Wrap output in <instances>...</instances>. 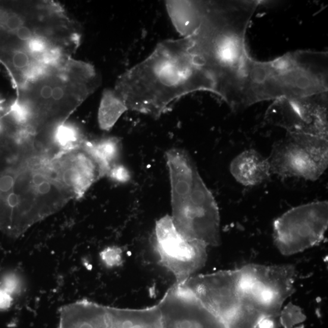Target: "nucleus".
Returning a JSON list of instances; mask_svg holds the SVG:
<instances>
[{"label":"nucleus","mask_w":328,"mask_h":328,"mask_svg":"<svg viewBox=\"0 0 328 328\" xmlns=\"http://www.w3.org/2000/svg\"><path fill=\"white\" fill-rule=\"evenodd\" d=\"M49 47V43L45 37L34 35L29 41L26 42L25 51L31 57H35L37 61Z\"/></svg>","instance_id":"4be33fe9"},{"label":"nucleus","mask_w":328,"mask_h":328,"mask_svg":"<svg viewBox=\"0 0 328 328\" xmlns=\"http://www.w3.org/2000/svg\"><path fill=\"white\" fill-rule=\"evenodd\" d=\"M58 328H113L111 307L87 301L62 306Z\"/></svg>","instance_id":"2eb2a0df"},{"label":"nucleus","mask_w":328,"mask_h":328,"mask_svg":"<svg viewBox=\"0 0 328 328\" xmlns=\"http://www.w3.org/2000/svg\"><path fill=\"white\" fill-rule=\"evenodd\" d=\"M169 171L171 204L172 211L182 205L191 194L198 168L191 156L185 150L171 148L165 153Z\"/></svg>","instance_id":"4468645a"},{"label":"nucleus","mask_w":328,"mask_h":328,"mask_svg":"<svg viewBox=\"0 0 328 328\" xmlns=\"http://www.w3.org/2000/svg\"><path fill=\"white\" fill-rule=\"evenodd\" d=\"M158 306L160 328H229L179 284L168 290Z\"/></svg>","instance_id":"f8f14e48"},{"label":"nucleus","mask_w":328,"mask_h":328,"mask_svg":"<svg viewBox=\"0 0 328 328\" xmlns=\"http://www.w3.org/2000/svg\"><path fill=\"white\" fill-rule=\"evenodd\" d=\"M129 110L114 90H105L102 94L98 112V122L102 130L109 131L125 112Z\"/></svg>","instance_id":"412c9836"},{"label":"nucleus","mask_w":328,"mask_h":328,"mask_svg":"<svg viewBox=\"0 0 328 328\" xmlns=\"http://www.w3.org/2000/svg\"><path fill=\"white\" fill-rule=\"evenodd\" d=\"M175 227L186 238L207 247L220 245V217L216 201L199 173L191 194L172 211Z\"/></svg>","instance_id":"6e6552de"},{"label":"nucleus","mask_w":328,"mask_h":328,"mask_svg":"<svg viewBox=\"0 0 328 328\" xmlns=\"http://www.w3.org/2000/svg\"><path fill=\"white\" fill-rule=\"evenodd\" d=\"M275 245L289 256L322 242L328 227L326 201L308 203L290 209L274 222Z\"/></svg>","instance_id":"0eeeda50"},{"label":"nucleus","mask_w":328,"mask_h":328,"mask_svg":"<svg viewBox=\"0 0 328 328\" xmlns=\"http://www.w3.org/2000/svg\"><path fill=\"white\" fill-rule=\"evenodd\" d=\"M86 139L79 128L65 122L52 127L47 136L49 151L54 155L79 148Z\"/></svg>","instance_id":"6ab92c4d"},{"label":"nucleus","mask_w":328,"mask_h":328,"mask_svg":"<svg viewBox=\"0 0 328 328\" xmlns=\"http://www.w3.org/2000/svg\"><path fill=\"white\" fill-rule=\"evenodd\" d=\"M54 155L0 144V231L18 238L76 199L58 177Z\"/></svg>","instance_id":"f257e3e1"},{"label":"nucleus","mask_w":328,"mask_h":328,"mask_svg":"<svg viewBox=\"0 0 328 328\" xmlns=\"http://www.w3.org/2000/svg\"><path fill=\"white\" fill-rule=\"evenodd\" d=\"M265 120L283 128L288 133H302L326 137L328 133L327 111L315 96L274 101Z\"/></svg>","instance_id":"9b49d317"},{"label":"nucleus","mask_w":328,"mask_h":328,"mask_svg":"<svg viewBox=\"0 0 328 328\" xmlns=\"http://www.w3.org/2000/svg\"><path fill=\"white\" fill-rule=\"evenodd\" d=\"M117 183L125 184L131 180L130 171L124 165L116 164L109 169L107 176Z\"/></svg>","instance_id":"a878e982"},{"label":"nucleus","mask_w":328,"mask_h":328,"mask_svg":"<svg viewBox=\"0 0 328 328\" xmlns=\"http://www.w3.org/2000/svg\"><path fill=\"white\" fill-rule=\"evenodd\" d=\"M240 270L241 302L267 319L279 316L284 303L295 292V265L249 264Z\"/></svg>","instance_id":"39448f33"},{"label":"nucleus","mask_w":328,"mask_h":328,"mask_svg":"<svg viewBox=\"0 0 328 328\" xmlns=\"http://www.w3.org/2000/svg\"><path fill=\"white\" fill-rule=\"evenodd\" d=\"M62 57V52L60 48L56 46H50L37 61L50 68L55 67L56 65L60 63Z\"/></svg>","instance_id":"393cba45"},{"label":"nucleus","mask_w":328,"mask_h":328,"mask_svg":"<svg viewBox=\"0 0 328 328\" xmlns=\"http://www.w3.org/2000/svg\"><path fill=\"white\" fill-rule=\"evenodd\" d=\"M101 257L106 264L109 266H114L120 264L121 262L120 249L114 247H110L101 252Z\"/></svg>","instance_id":"bb28decb"},{"label":"nucleus","mask_w":328,"mask_h":328,"mask_svg":"<svg viewBox=\"0 0 328 328\" xmlns=\"http://www.w3.org/2000/svg\"><path fill=\"white\" fill-rule=\"evenodd\" d=\"M13 296L0 287V310H6L13 304Z\"/></svg>","instance_id":"c756f323"},{"label":"nucleus","mask_w":328,"mask_h":328,"mask_svg":"<svg viewBox=\"0 0 328 328\" xmlns=\"http://www.w3.org/2000/svg\"><path fill=\"white\" fill-rule=\"evenodd\" d=\"M31 64L29 55L26 51H17L14 53L12 57V64L15 68L24 71Z\"/></svg>","instance_id":"cd10ccee"},{"label":"nucleus","mask_w":328,"mask_h":328,"mask_svg":"<svg viewBox=\"0 0 328 328\" xmlns=\"http://www.w3.org/2000/svg\"><path fill=\"white\" fill-rule=\"evenodd\" d=\"M327 90V52H289L267 62L251 57L246 69L242 109L260 102L305 98Z\"/></svg>","instance_id":"20e7f679"},{"label":"nucleus","mask_w":328,"mask_h":328,"mask_svg":"<svg viewBox=\"0 0 328 328\" xmlns=\"http://www.w3.org/2000/svg\"><path fill=\"white\" fill-rule=\"evenodd\" d=\"M3 101L2 99H0V112H2L3 109Z\"/></svg>","instance_id":"2f4dec72"},{"label":"nucleus","mask_w":328,"mask_h":328,"mask_svg":"<svg viewBox=\"0 0 328 328\" xmlns=\"http://www.w3.org/2000/svg\"><path fill=\"white\" fill-rule=\"evenodd\" d=\"M229 169L234 179L246 187L259 185L272 174L268 158L254 149L236 156L230 162Z\"/></svg>","instance_id":"dca6fc26"},{"label":"nucleus","mask_w":328,"mask_h":328,"mask_svg":"<svg viewBox=\"0 0 328 328\" xmlns=\"http://www.w3.org/2000/svg\"><path fill=\"white\" fill-rule=\"evenodd\" d=\"M272 174L315 181L328 165V139L302 133H288L275 143L268 158Z\"/></svg>","instance_id":"423d86ee"},{"label":"nucleus","mask_w":328,"mask_h":328,"mask_svg":"<svg viewBox=\"0 0 328 328\" xmlns=\"http://www.w3.org/2000/svg\"><path fill=\"white\" fill-rule=\"evenodd\" d=\"M241 281L238 269L193 276L180 285L229 327L241 304Z\"/></svg>","instance_id":"9d476101"},{"label":"nucleus","mask_w":328,"mask_h":328,"mask_svg":"<svg viewBox=\"0 0 328 328\" xmlns=\"http://www.w3.org/2000/svg\"><path fill=\"white\" fill-rule=\"evenodd\" d=\"M167 10L177 32L183 38L194 34L201 24L204 1H165Z\"/></svg>","instance_id":"f3484780"},{"label":"nucleus","mask_w":328,"mask_h":328,"mask_svg":"<svg viewBox=\"0 0 328 328\" xmlns=\"http://www.w3.org/2000/svg\"><path fill=\"white\" fill-rule=\"evenodd\" d=\"M52 163L59 180L77 199L83 198L93 184L107 174L83 144L79 148L55 155Z\"/></svg>","instance_id":"ddd939ff"},{"label":"nucleus","mask_w":328,"mask_h":328,"mask_svg":"<svg viewBox=\"0 0 328 328\" xmlns=\"http://www.w3.org/2000/svg\"><path fill=\"white\" fill-rule=\"evenodd\" d=\"M190 46L188 37L164 40L118 77L114 90L129 110L159 117L171 103L190 93H215L214 82Z\"/></svg>","instance_id":"7ed1b4c3"},{"label":"nucleus","mask_w":328,"mask_h":328,"mask_svg":"<svg viewBox=\"0 0 328 328\" xmlns=\"http://www.w3.org/2000/svg\"><path fill=\"white\" fill-rule=\"evenodd\" d=\"M0 287L14 296L21 291L22 282L17 275L9 274L3 277L0 282Z\"/></svg>","instance_id":"b1692460"},{"label":"nucleus","mask_w":328,"mask_h":328,"mask_svg":"<svg viewBox=\"0 0 328 328\" xmlns=\"http://www.w3.org/2000/svg\"><path fill=\"white\" fill-rule=\"evenodd\" d=\"M83 145L95 156L107 174L111 167L118 164L122 151L121 140L118 137H108L96 140L86 139Z\"/></svg>","instance_id":"aec40b11"},{"label":"nucleus","mask_w":328,"mask_h":328,"mask_svg":"<svg viewBox=\"0 0 328 328\" xmlns=\"http://www.w3.org/2000/svg\"><path fill=\"white\" fill-rule=\"evenodd\" d=\"M16 35L18 39L27 42L34 36L33 31L29 27L23 26L18 29L16 32Z\"/></svg>","instance_id":"7c9ffc66"},{"label":"nucleus","mask_w":328,"mask_h":328,"mask_svg":"<svg viewBox=\"0 0 328 328\" xmlns=\"http://www.w3.org/2000/svg\"><path fill=\"white\" fill-rule=\"evenodd\" d=\"M113 328H160L158 305L143 309L111 307Z\"/></svg>","instance_id":"a211bd4d"},{"label":"nucleus","mask_w":328,"mask_h":328,"mask_svg":"<svg viewBox=\"0 0 328 328\" xmlns=\"http://www.w3.org/2000/svg\"><path fill=\"white\" fill-rule=\"evenodd\" d=\"M5 26L9 31L16 32L20 27L23 26V19L17 15L12 14L6 18Z\"/></svg>","instance_id":"c85d7f7f"},{"label":"nucleus","mask_w":328,"mask_h":328,"mask_svg":"<svg viewBox=\"0 0 328 328\" xmlns=\"http://www.w3.org/2000/svg\"><path fill=\"white\" fill-rule=\"evenodd\" d=\"M260 1H204L201 24L190 50L213 81L215 95L234 111L242 109L246 68L251 57L246 33Z\"/></svg>","instance_id":"f03ea898"},{"label":"nucleus","mask_w":328,"mask_h":328,"mask_svg":"<svg viewBox=\"0 0 328 328\" xmlns=\"http://www.w3.org/2000/svg\"><path fill=\"white\" fill-rule=\"evenodd\" d=\"M155 242L159 261L173 274L177 284L185 282L207 261V247L181 235L168 215L156 222Z\"/></svg>","instance_id":"1a4fd4ad"},{"label":"nucleus","mask_w":328,"mask_h":328,"mask_svg":"<svg viewBox=\"0 0 328 328\" xmlns=\"http://www.w3.org/2000/svg\"><path fill=\"white\" fill-rule=\"evenodd\" d=\"M49 71V68L36 61L31 62L29 67L23 71V76L27 82H34L48 76Z\"/></svg>","instance_id":"5701e85b"}]
</instances>
